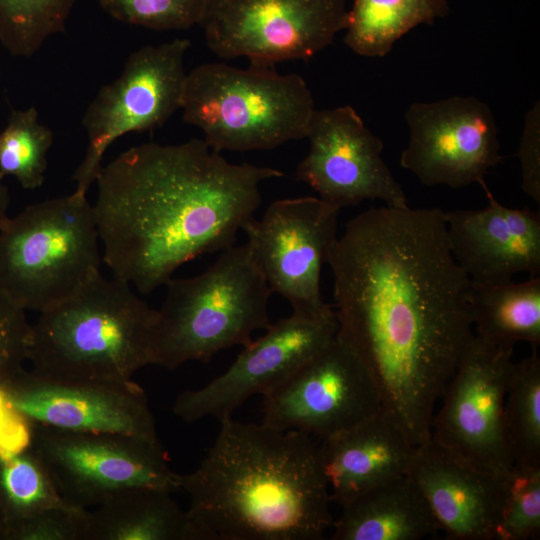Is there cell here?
<instances>
[{"instance_id": "33", "label": "cell", "mask_w": 540, "mask_h": 540, "mask_svg": "<svg viewBox=\"0 0 540 540\" xmlns=\"http://www.w3.org/2000/svg\"><path fill=\"white\" fill-rule=\"evenodd\" d=\"M517 156L521 168V188L540 204V102L527 112Z\"/></svg>"}, {"instance_id": "18", "label": "cell", "mask_w": 540, "mask_h": 540, "mask_svg": "<svg viewBox=\"0 0 540 540\" xmlns=\"http://www.w3.org/2000/svg\"><path fill=\"white\" fill-rule=\"evenodd\" d=\"M507 474L466 460L432 439L417 446L409 472L451 540H498Z\"/></svg>"}, {"instance_id": "1", "label": "cell", "mask_w": 540, "mask_h": 540, "mask_svg": "<svg viewBox=\"0 0 540 540\" xmlns=\"http://www.w3.org/2000/svg\"><path fill=\"white\" fill-rule=\"evenodd\" d=\"M336 337L373 379L382 410L419 446L474 336L470 279L439 208L383 206L350 219L327 260Z\"/></svg>"}, {"instance_id": "19", "label": "cell", "mask_w": 540, "mask_h": 540, "mask_svg": "<svg viewBox=\"0 0 540 540\" xmlns=\"http://www.w3.org/2000/svg\"><path fill=\"white\" fill-rule=\"evenodd\" d=\"M487 205L445 212L449 247L471 282L496 284L540 274V215L501 204L485 182Z\"/></svg>"}, {"instance_id": "27", "label": "cell", "mask_w": 540, "mask_h": 540, "mask_svg": "<svg viewBox=\"0 0 540 540\" xmlns=\"http://www.w3.org/2000/svg\"><path fill=\"white\" fill-rule=\"evenodd\" d=\"M52 144L53 132L40 122L36 108L12 110L0 132V179L12 176L24 189L40 187Z\"/></svg>"}, {"instance_id": "11", "label": "cell", "mask_w": 540, "mask_h": 540, "mask_svg": "<svg viewBox=\"0 0 540 540\" xmlns=\"http://www.w3.org/2000/svg\"><path fill=\"white\" fill-rule=\"evenodd\" d=\"M340 209L320 197L286 198L271 203L261 218L242 230L256 265L272 292L283 296L292 312L333 316L321 293V271L337 240Z\"/></svg>"}, {"instance_id": "26", "label": "cell", "mask_w": 540, "mask_h": 540, "mask_svg": "<svg viewBox=\"0 0 540 540\" xmlns=\"http://www.w3.org/2000/svg\"><path fill=\"white\" fill-rule=\"evenodd\" d=\"M62 506L71 505L61 497L29 442L0 457V515L4 529L18 520Z\"/></svg>"}, {"instance_id": "28", "label": "cell", "mask_w": 540, "mask_h": 540, "mask_svg": "<svg viewBox=\"0 0 540 540\" xmlns=\"http://www.w3.org/2000/svg\"><path fill=\"white\" fill-rule=\"evenodd\" d=\"M77 0H0V44L13 56L31 57L52 35L66 30Z\"/></svg>"}, {"instance_id": "30", "label": "cell", "mask_w": 540, "mask_h": 540, "mask_svg": "<svg viewBox=\"0 0 540 540\" xmlns=\"http://www.w3.org/2000/svg\"><path fill=\"white\" fill-rule=\"evenodd\" d=\"M540 535V466L513 464L506 477L498 540H530Z\"/></svg>"}, {"instance_id": "4", "label": "cell", "mask_w": 540, "mask_h": 540, "mask_svg": "<svg viewBox=\"0 0 540 540\" xmlns=\"http://www.w3.org/2000/svg\"><path fill=\"white\" fill-rule=\"evenodd\" d=\"M155 316L129 283L100 271L31 325V371L53 379L132 380L152 365Z\"/></svg>"}, {"instance_id": "29", "label": "cell", "mask_w": 540, "mask_h": 540, "mask_svg": "<svg viewBox=\"0 0 540 540\" xmlns=\"http://www.w3.org/2000/svg\"><path fill=\"white\" fill-rule=\"evenodd\" d=\"M31 325L25 311L0 292V449L16 447L25 437L26 423L13 412L4 387L25 369Z\"/></svg>"}, {"instance_id": "34", "label": "cell", "mask_w": 540, "mask_h": 540, "mask_svg": "<svg viewBox=\"0 0 540 540\" xmlns=\"http://www.w3.org/2000/svg\"><path fill=\"white\" fill-rule=\"evenodd\" d=\"M10 203V195L8 188L3 183V179H0V229L6 224L9 219L7 214Z\"/></svg>"}, {"instance_id": "20", "label": "cell", "mask_w": 540, "mask_h": 540, "mask_svg": "<svg viewBox=\"0 0 540 540\" xmlns=\"http://www.w3.org/2000/svg\"><path fill=\"white\" fill-rule=\"evenodd\" d=\"M416 449L382 408L321 440L319 457L332 502L343 506L384 482L409 474Z\"/></svg>"}, {"instance_id": "16", "label": "cell", "mask_w": 540, "mask_h": 540, "mask_svg": "<svg viewBox=\"0 0 540 540\" xmlns=\"http://www.w3.org/2000/svg\"><path fill=\"white\" fill-rule=\"evenodd\" d=\"M336 334L335 314L312 318L292 312L244 346L224 373L199 389L181 392L172 411L188 423L231 417L252 396L269 394Z\"/></svg>"}, {"instance_id": "22", "label": "cell", "mask_w": 540, "mask_h": 540, "mask_svg": "<svg viewBox=\"0 0 540 540\" xmlns=\"http://www.w3.org/2000/svg\"><path fill=\"white\" fill-rule=\"evenodd\" d=\"M156 488L118 492L88 509L86 540H192L187 511Z\"/></svg>"}, {"instance_id": "2", "label": "cell", "mask_w": 540, "mask_h": 540, "mask_svg": "<svg viewBox=\"0 0 540 540\" xmlns=\"http://www.w3.org/2000/svg\"><path fill=\"white\" fill-rule=\"evenodd\" d=\"M275 168L226 160L204 139L144 143L102 166L93 206L103 261L142 294L183 264L235 245Z\"/></svg>"}, {"instance_id": "35", "label": "cell", "mask_w": 540, "mask_h": 540, "mask_svg": "<svg viewBox=\"0 0 540 540\" xmlns=\"http://www.w3.org/2000/svg\"><path fill=\"white\" fill-rule=\"evenodd\" d=\"M3 531H4V525H3V521L0 515V539H2L3 537Z\"/></svg>"}, {"instance_id": "13", "label": "cell", "mask_w": 540, "mask_h": 540, "mask_svg": "<svg viewBox=\"0 0 540 540\" xmlns=\"http://www.w3.org/2000/svg\"><path fill=\"white\" fill-rule=\"evenodd\" d=\"M381 408L369 372L335 337L264 396L262 422L323 440L359 424Z\"/></svg>"}, {"instance_id": "10", "label": "cell", "mask_w": 540, "mask_h": 540, "mask_svg": "<svg viewBox=\"0 0 540 540\" xmlns=\"http://www.w3.org/2000/svg\"><path fill=\"white\" fill-rule=\"evenodd\" d=\"M190 45L177 38L143 46L129 55L119 77L99 90L82 119L88 146L73 175L75 193L87 195L114 141L160 127L180 109Z\"/></svg>"}, {"instance_id": "7", "label": "cell", "mask_w": 540, "mask_h": 540, "mask_svg": "<svg viewBox=\"0 0 540 540\" xmlns=\"http://www.w3.org/2000/svg\"><path fill=\"white\" fill-rule=\"evenodd\" d=\"M93 206L74 191L27 206L0 229V292L39 313L100 272Z\"/></svg>"}, {"instance_id": "14", "label": "cell", "mask_w": 540, "mask_h": 540, "mask_svg": "<svg viewBox=\"0 0 540 540\" xmlns=\"http://www.w3.org/2000/svg\"><path fill=\"white\" fill-rule=\"evenodd\" d=\"M405 120L410 136L400 164L423 185L481 184L503 160L492 111L474 96L414 102Z\"/></svg>"}, {"instance_id": "6", "label": "cell", "mask_w": 540, "mask_h": 540, "mask_svg": "<svg viewBox=\"0 0 540 540\" xmlns=\"http://www.w3.org/2000/svg\"><path fill=\"white\" fill-rule=\"evenodd\" d=\"M186 123L199 128L214 150H270L304 139L314 100L298 74L250 64L204 63L186 74L181 105Z\"/></svg>"}, {"instance_id": "5", "label": "cell", "mask_w": 540, "mask_h": 540, "mask_svg": "<svg viewBox=\"0 0 540 540\" xmlns=\"http://www.w3.org/2000/svg\"><path fill=\"white\" fill-rule=\"evenodd\" d=\"M165 286L152 328V365L173 370L209 361L222 350L246 346L255 331L272 324L273 292L246 243L221 251L199 275L171 278Z\"/></svg>"}, {"instance_id": "23", "label": "cell", "mask_w": 540, "mask_h": 540, "mask_svg": "<svg viewBox=\"0 0 540 540\" xmlns=\"http://www.w3.org/2000/svg\"><path fill=\"white\" fill-rule=\"evenodd\" d=\"M474 334L493 343L540 345V276L523 282L470 283Z\"/></svg>"}, {"instance_id": "25", "label": "cell", "mask_w": 540, "mask_h": 540, "mask_svg": "<svg viewBox=\"0 0 540 540\" xmlns=\"http://www.w3.org/2000/svg\"><path fill=\"white\" fill-rule=\"evenodd\" d=\"M503 424L513 464L540 466V357L531 355L511 366Z\"/></svg>"}, {"instance_id": "3", "label": "cell", "mask_w": 540, "mask_h": 540, "mask_svg": "<svg viewBox=\"0 0 540 540\" xmlns=\"http://www.w3.org/2000/svg\"><path fill=\"white\" fill-rule=\"evenodd\" d=\"M200 465L180 475L192 540H320L332 502L318 445L297 430L220 420Z\"/></svg>"}, {"instance_id": "24", "label": "cell", "mask_w": 540, "mask_h": 540, "mask_svg": "<svg viewBox=\"0 0 540 540\" xmlns=\"http://www.w3.org/2000/svg\"><path fill=\"white\" fill-rule=\"evenodd\" d=\"M448 13L447 0H353L344 43L358 55L383 57L410 30Z\"/></svg>"}, {"instance_id": "36", "label": "cell", "mask_w": 540, "mask_h": 540, "mask_svg": "<svg viewBox=\"0 0 540 540\" xmlns=\"http://www.w3.org/2000/svg\"><path fill=\"white\" fill-rule=\"evenodd\" d=\"M0 457H1V455H0Z\"/></svg>"}, {"instance_id": "31", "label": "cell", "mask_w": 540, "mask_h": 540, "mask_svg": "<svg viewBox=\"0 0 540 540\" xmlns=\"http://www.w3.org/2000/svg\"><path fill=\"white\" fill-rule=\"evenodd\" d=\"M112 18L156 31L185 30L199 24L208 0H98Z\"/></svg>"}, {"instance_id": "17", "label": "cell", "mask_w": 540, "mask_h": 540, "mask_svg": "<svg viewBox=\"0 0 540 540\" xmlns=\"http://www.w3.org/2000/svg\"><path fill=\"white\" fill-rule=\"evenodd\" d=\"M3 394L27 423L158 440L148 399L132 380L53 379L24 370Z\"/></svg>"}, {"instance_id": "8", "label": "cell", "mask_w": 540, "mask_h": 540, "mask_svg": "<svg viewBox=\"0 0 540 540\" xmlns=\"http://www.w3.org/2000/svg\"><path fill=\"white\" fill-rule=\"evenodd\" d=\"M27 424L29 445L73 507L89 509L133 488L180 490V474L158 440Z\"/></svg>"}, {"instance_id": "21", "label": "cell", "mask_w": 540, "mask_h": 540, "mask_svg": "<svg viewBox=\"0 0 540 540\" xmlns=\"http://www.w3.org/2000/svg\"><path fill=\"white\" fill-rule=\"evenodd\" d=\"M333 540H420L439 526L409 474L384 482L341 506Z\"/></svg>"}, {"instance_id": "32", "label": "cell", "mask_w": 540, "mask_h": 540, "mask_svg": "<svg viewBox=\"0 0 540 540\" xmlns=\"http://www.w3.org/2000/svg\"><path fill=\"white\" fill-rule=\"evenodd\" d=\"M88 509L53 507L5 527L6 540H86Z\"/></svg>"}, {"instance_id": "15", "label": "cell", "mask_w": 540, "mask_h": 540, "mask_svg": "<svg viewBox=\"0 0 540 540\" xmlns=\"http://www.w3.org/2000/svg\"><path fill=\"white\" fill-rule=\"evenodd\" d=\"M306 139L309 150L296 178L318 197L338 207L380 200L386 206L407 207L402 185L383 160V142L349 105L315 110Z\"/></svg>"}, {"instance_id": "9", "label": "cell", "mask_w": 540, "mask_h": 540, "mask_svg": "<svg viewBox=\"0 0 540 540\" xmlns=\"http://www.w3.org/2000/svg\"><path fill=\"white\" fill-rule=\"evenodd\" d=\"M347 15V0H208L199 25L219 58L275 67L326 48Z\"/></svg>"}, {"instance_id": "12", "label": "cell", "mask_w": 540, "mask_h": 540, "mask_svg": "<svg viewBox=\"0 0 540 540\" xmlns=\"http://www.w3.org/2000/svg\"><path fill=\"white\" fill-rule=\"evenodd\" d=\"M514 346L474 334L442 392L430 439L478 465L507 474L513 466L503 408Z\"/></svg>"}]
</instances>
